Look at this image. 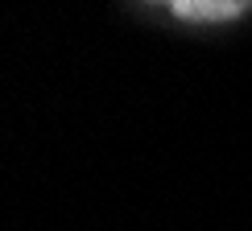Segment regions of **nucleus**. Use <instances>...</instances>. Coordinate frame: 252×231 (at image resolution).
<instances>
[{
	"instance_id": "nucleus-1",
	"label": "nucleus",
	"mask_w": 252,
	"mask_h": 231,
	"mask_svg": "<svg viewBox=\"0 0 252 231\" xmlns=\"http://www.w3.org/2000/svg\"><path fill=\"white\" fill-rule=\"evenodd\" d=\"M182 21H232L252 0H170Z\"/></svg>"
}]
</instances>
